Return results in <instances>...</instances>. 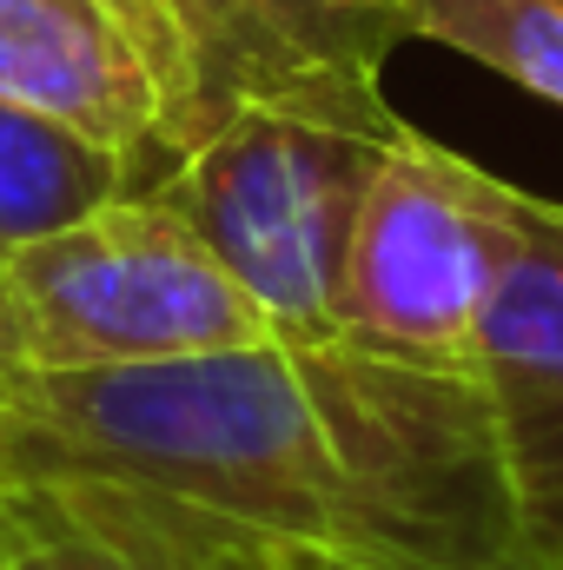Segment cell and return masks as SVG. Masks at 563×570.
Instances as JSON below:
<instances>
[{
    "instance_id": "obj_10",
    "label": "cell",
    "mask_w": 563,
    "mask_h": 570,
    "mask_svg": "<svg viewBox=\"0 0 563 570\" xmlns=\"http://www.w3.org/2000/svg\"><path fill=\"white\" fill-rule=\"evenodd\" d=\"M13 570H172V564H152V558L113 544V538H100V531H87V524L27 511V544H20Z\"/></svg>"
},
{
    "instance_id": "obj_4",
    "label": "cell",
    "mask_w": 563,
    "mask_h": 570,
    "mask_svg": "<svg viewBox=\"0 0 563 570\" xmlns=\"http://www.w3.org/2000/svg\"><path fill=\"white\" fill-rule=\"evenodd\" d=\"M166 107V173L233 114L273 107L365 134L405 127L385 67L412 40V0H107Z\"/></svg>"
},
{
    "instance_id": "obj_8",
    "label": "cell",
    "mask_w": 563,
    "mask_h": 570,
    "mask_svg": "<svg viewBox=\"0 0 563 570\" xmlns=\"http://www.w3.org/2000/svg\"><path fill=\"white\" fill-rule=\"evenodd\" d=\"M120 193H134V173L113 146L0 100V259L67 233Z\"/></svg>"
},
{
    "instance_id": "obj_5",
    "label": "cell",
    "mask_w": 563,
    "mask_h": 570,
    "mask_svg": "<svg viewBox=\"0 0 563 570\" xmlns=\"http://www.w3.org/2000/svg\"><path fill=\"white\" fill-rule=\"evenodd\" d=\"M511 246L517 186L398 127L352 226L338 338L431 372H477V332Z\"/></svg>"
},
{
    "instance_id": "obj_3",
    "label": "cell",
    "mask_w": 563,
    "mask_h": 570,
    "mask_svg": "<svg viewBox=\"0 0 563 570\" xmlns=\"http://www.w3.org/2000/svg\"><path fill=\"white\" fill-rule=\"evenodd\" d=\"M392 134L253 107L206 134L152 193L206 239L273 338L312 345L338 338L352 226Z\"/></svg>"
},
{
    "instance_id": "obj_1",
    "label": "cell",
    "mask_w": 563,
    "mask_h": 570,
    "mask_svg": "<svg viewBox=\"0 0 563 570\" xmlns=\"http://www.w3.org/2000/svg\"><path fill=\"white\" fill-rule=\"evenodd\" d=\"M0 498L172 570H531L477 372L352 338L0 379Z\"/></svg>"
},
{
    "instance_id": "obj_12",
    "label": "cell",
    "mask_w": 563,
    "mask_h": 570,
    "mask_svg": "<svg viewBox=\"0 0 563 570\" xmlns=\"http://www.w3.org/2000/svg\"><path fill=\"white\" fill-rule=\"evenodd\" d=\"M266 570H358V564H338V558H279Z\"/></svg>"
},
{
    "instance_id": "obj_7",
    "label": "cell",
    "mask_w": 563,
    "mask_h": 570,
    "mask_svg": "<svg viewBox=\"0 0 563 570\" xmlns=\"http://www.w3.org/2000/svg\"><path fill=\"white\" fill-rule=\"evenodd\" d=\"M0 100L113 146L134 193L166 179V107L107 0H0Z\"/></svg>"
},
{
    "instance_id": "obj_9",
    "label": "cell",
    "mask_w": 563,
    "mask_h": 570,
    "mask_svg": "<svg viewBox=\"0 0 563 570\" xmlns=\"http://www.w3.org/2000/svg\"><path fill=\"white\" fill-rule=\"evenodd\" d=\"M412 40H437L563 107V0H412Z\"/></svg>"
},
{
    "instance_id": "obj_2",
    "label": "cell",
    "mask_w": 563,
    "mask_h": 570,
    "mask_svg": "<svg viewBox=\"0 0 563 570\" xmlns=\"http://www.w3.org/2000/svg\"><path fill=\"white\" fill-rule=\"evenodd\" d=\"M259 338L273 332L253 298L159 193H120L0 259V379H93Z\"/></svg>"
},
{
    "instance_id": "obj_11",
    "label": "cell",
    "mask_w": 563,
    "mask_h": 570,
    "mask_svg": "<svg viewBox=\"0 0 563 570\" xmlns=\"http://www.w3.org/2000/svg\"><path fill=\"white\" fill-rule=\"evenodd\" d=\"M20 544H27V511L0 498V570H13V558H20Z\"/></svg>"
},
{
    "instance_id": "obj_6",
    "label": "cell",
    "mask_w": 563,
    "mask_h": 570,
    "mask_svg": "<svg viewBox=\"0 0 563 570\" xmlns=\"http://www.w3.org/2000/svg\"><path fill=\"white\" fill-rule=\"evenodd\" d=\"M531 570H563V199L517 186V246L477 332Z\"/></svg>"
}]
</instances>
